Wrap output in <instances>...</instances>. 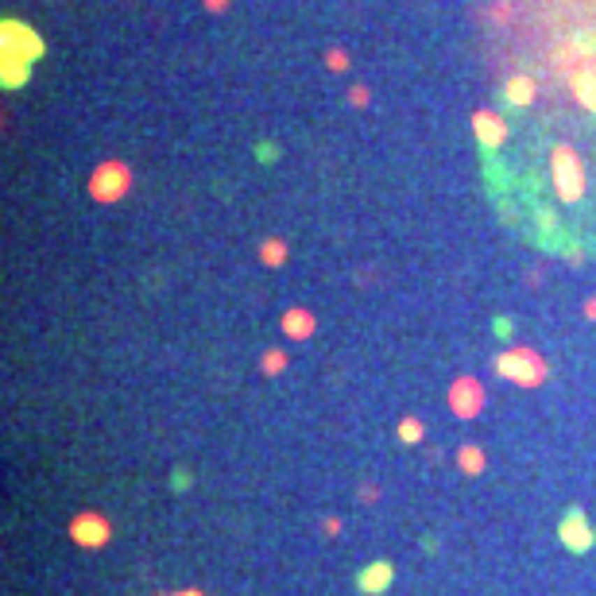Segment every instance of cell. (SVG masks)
Masks as SVG:
<instances>
[{"instance_id":"obj_11","label":"cell","mask_w":596,"mask_h":596,"mask_svg":"<svg viewBox=\"0 0 596 596\" xmlns=\"http://www.w3.org/2000/svg\"><path fill=\"white\" fill-rule=\"evenodd\" d=\"M569 89H573V101H577L588 117H596V70H573Z\"/></svg>"},{"instance_id":"obj_10","label":"cell","mask_w":596,"mask_h":596,"mask_svg":"<svg viewBox=\"0 0 596 596\" xmlns=\"http://www.w3.org/2000/svg\"><path fill=\"white\" fill-rule=\"evenodd\" d=\"M538 97V82L530 74H511L504 82V101L511 105V109H530Z\"/></svg>"},{"instance_id":"obj_16","label":"cell","mask_w":596,"mask_h":596,"mask_svg":"<svg viewBox=\"0 0 596 596\" xmlns=\"http://www.w3.org/2000/svg\"><path fill=\"white\" fill-rule=\"evenodd\" d=\"M260 263H263V268H283V263H286V240L268 236V240L260 244Z\"/></svg>"},{"instance_id":"obj_18","label":"cell","mask_w":596,"mask_h":596,"mask_svg":"<svg viewBox=\"0 0 596 596\" xmlns=\"http://www.w3.org/2000/svg\"><path fill=\"white\" fill-rule=\"evenodd\" d=\"M326 66L333 70V74H344V70L353 66V59H349L344 47H326Z\"/></svg>"},{"instance_id":"obj_12","label":"cell","mask_w":596,"mask_h":596,"mask_svg":"<svg viewBox=\"0 0 596 596\" xmlns=\"http://www.w3.org/2000/svg\"><path fill=\"white\" fill-rule=\"evenodd\" d=\"M391 577H395V569L387 562H368L361 573H356V585H361V593H368V596H379V593H387V585H391Z\"/></svg>"},{"instance_id":"obj_13","label":"cell","mask_w":596,"mask_h":596,"mask_svg":"<svg viewBox=\"0 0 596 596\" xmlns=\"http://www.w3.org/2000/svg\"><path fill=\"white\" fill-rule=\"evenodd\" d=\"M0 82H4V89H24V85L31 82V62L0 54Z\"/></svg>"},{"instance_id":"obj_14","label":"cell","mask_w":596,"mask_h":596,"mask_svg":"<svg viewBox=\"0 0 596 596\" xmlns=\"http://www.w3.org/2000/svg\"><path fill=\"white\" fill-rule=\"evenodd\" d=\"M453 461H457V469H461L465 477H480V472H484V465H488V457H484V449H480V445H461Z\"/></svg>"},{"instance_id":"obj_24","label":"cell","mask_w":596,"mask_h":596,"mask_svg":"<svg viewBox=\"0 0 596 596\" xmlns=\"http://www.w3.org/2000/svg\"><path fill=\"white\" fill-rule=\"evenodd\" d=\"M256 155H260V159H275V147H263V143H260V147H256Z\"/></svg>"},{"instance_id":"obj_22","label":"cell","mask_w":596,"mask_h":596,"mask_svg":"<svg viewBox=\"0 0 596 596\" xmlns=\"http://www.w3.org/2000/svg\"><path fill=\"white\" fill-rule=\"evenodd\" d=\"M376 495H379V492H376L372 484H364V488H361V500H364V504H376Z\"/></svg>"},{"instance_id":"obj_8","label":"cell","mask_w":596,"mask_h":596,"mask_svg":"<svg viewBox=\"0 0 596 596\" xmlns=\"http://www.w3.org/2000/svg\"><path fill=\"white\" fill-rule=\"evenodd\" d=\"M558 538H562L565 550H573V554H585V550H593V542H596V527L585 519V511H581V507H573V511H565L562 527H558Z\"/></svg>"},{"instance_id":"obj_5","label":"cell","mask_w":596,"mask_h":596,"mask_svg":"<svg viewBox=\"0 0 596 596\" xmlns=\"http://www.w3.org/2000/svg\"><path fill=\"white\" fill-rule=\"evenodd\" d=\"M0 54H12V59H27V62H39L47 54V43L35 27L20 24V20H4L0 24Z\"/></svg>"},{"instance_id":"obj_1","label":"cell","mask_w":596,"mask_h":596,"mask_svg":"<svg viewBox=\"0 0 596 596\" xmlns=\"http://www.w3.org/2000/svg\"><path fill=\"white\" fill-rule=\"evenodd\" d=\"M492 368L500 379H511L515 387H527V391H535V387H542L550 379L546 356L538 349H530V344H507V349H500L492 356Z\"/></svg>"},{"instance_id":"obj_9","label":"cell","mask_w":596,"mask_h":596,"mask_svg":"<svg viewBox=\"0 0 596 596\" xmlns=\"http://www.w3.org/2000/svg\"><path fill=\"white\" fill-rule=\"evenodd\" d=\"M279 326H283V337H286V341H294V344L310 341V337L318 333V318H314V310H306V306H291Z\"/></svg>"},{"instance_id":"obj_7","label":"cell","mask_w":596,"mask_h":596,"mask_svg":"<svg viewBox=\"0 0 596 596\" xmlns=\"http://www.w3.org/2000/svg\"><path fill=\"white\" fill-rule=\"evenodd\" d=\"M472 136H477V143L484 152H500L507 143V136H511V124H507V117L500 109H477L472 112Z\"/></svg>"},{"instance_id":"obj_3","label":"cell","mask_w":596,"mask_h":596,"mask_svg":"<svg viewBox=\"0 0 596 596\" xmlns=\"http://www.w3.org/2000/svg\"><path fill=\"white\" fill-rule=\"evenodd\" d=\"M132 186H136L132 167H128L124 159H117V155H109V159H101L97 167L89 170L85 190H89V198L97 205H117V202H124L128 194H132Z\"/></svg>"},{"instance_id":"obj_19","label":"cell","mask_w":596,"mask_h":596,"mask_svg":"<svg viewBox=\"0 0 596 596\" xmlns=\"http://www.w3.org/2000/svg\"><path fill=\"white\" fill-rule=\"evenodd\" d=\"M368 101H372L368 85H353V89H349V105H353V109H368Z\"/></svg>"},{"instance_id":"obj_25","label":"cell","mask_w":596,"mask_h":596,"mask_svg":"<svg viewBox=\"0 0 596 596\" xmlns=\"http://www.w3.org/2000/svg\"><path fill=\"white\" fill-rule=\"evenodd\" d=\"M170 596H205V593H198V588H182V593H170Z\"/></svg>"},{"instance_id":"obj_21","label":"cell","mask_w":596,"mask_h":596,"mask_svg":"<svg viewBox=\"0 0 596 596\" xmlns=\"http://www.w3.org/2000/svg\"><path fill=\"white\" fill-rule=\"evenodd\" d=\"M321 530H326L329 538H337V535H341V519H333V515H329V519H321Z\"/></svg>"},{"instance_id":"obj_15","label":"cell","mask_w":596,"mask_h":596,"mask_svg":"<svg viewBox=\"0 0 596 596\" xmlns=\"http://www.w3.org/2000/svg\"><path fill=\"white\" fill-rule=\"evenodd\" d=\"M291 368V353L286 349H263V356H260V372L268 379H275V376H283V372Z\"/></svg>"},{"instance_id":"obj_4","label":"cell","mask_w":596,"mask_h":596,"mask_svg":"<svg viewBox=\"0 0 596 596\" xmlns=\"http://www.w3.org/2000/svg\"><path fill=\"white\" fill-rule=\"evenodd\" d=\"M445 403H449V411H453L457 419L469 422V419H480V411H484V403H488V391L477 376L461 372V376H453L449 387H445Z\"/></svg>"},{"instance_id":"obj_17","label":"cell","mask_w":596,"mask_h":596,"mask_svg":"<svg viewBox=\"0 0 596 596\" xmlns=\"http://www.w3.org/2000/svg\"><path fill=\"white\" fill-rule=\"evenodd\" d=\"M395 434H399V442H407V445H419L422 437H426V426H422V419H414V414H407V419H399V426H395Z\"/></svg>"},{"instance_id":"obj_6","label":"cell","mask_w":596,"mask_h":596,"mask_svg":"<svg viewBox=\"0 0 596 596\" xmlns=\"http://www.w3.org/2000/svg\"><path fill=\"white\" fill-rule=\"evenodd\" d=\"M70 538H74L78 546H85V550H101V546H109V538H112L109 515L93 511V507L78 511L74 519H70Z\"/></svg>"},{"instance_id":"obj_2","label":"cell","mask_w":596,"mask_h":596,"mask_svg":"<svg viewBox=\"0 0 596 596\" xmlns=\"http://www.w3.org/2000/svg\"><path fill=\"white\" fill-rule=\"evenodd\" d=\"M550 186H554L562 205H573L585 198L588 170H585V159L577 155V147H569V143L550 147Z\"/></svg>"},{"instance_id":"obj_23","label":"cell","mask_w":596,"mask_h":596,"mask_svg":"<svg viewBox=\"0 0 596 596\" xmlns=\"http://www.w3.org/2000/svg\"><path fill=\"white\" fill-rule=\"evenodd\" d=\"M585 318L596 321V294H593V298H585Z\"/></svg>"},{"instance_id":"obj_20","label":"cell","mask_w":596,"mask_h":596,"mask_svg":"<svg viewBox=\"0 0 596 596\" xmlns=\"http://www.w3.org/2000/svg\"><path fill=\"white\" fill-rule=\"evenodd\" d=\"M202 8H205V12H213V16H221V12L233 8V0H202Z\"/></svg>"}]
</instances>
